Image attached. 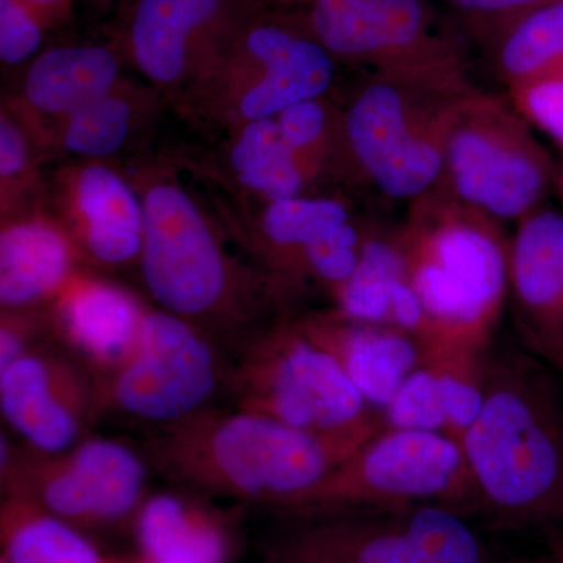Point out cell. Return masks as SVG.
<instances>
[{"mask_svg":"<svg viewBox=\"0 0 563 563\" xmlns=\"http://www.w3.org/2000/svg\"><path fill=\"white\" fill-rule=\"evenodd\" d=\"M562 379L528 351L488 355L483 407L461 448L479 515L506 531L563 528Z\"/></svg>","mask_w":563,"mask_h":563,"instance_id":"1","label":"cell"},{"mask_svg":"<svg viewBox=\"0 0 563 563\" xmlns=\"http://www.w3.org/2000/svg\"><path fill=\"white\" fill-rule=\"evenodd\" d=\"M143 210L141 274L162 310L209 333L232 357L274 321L296 313L295 296L276 277L233 262L176 181L147 187Z\"/></svg>","mask_w":563,"mask_h":563,"instance_id":"2","label":"cell"},{"mask_svg":"<svg viewBox=\"0 0 563 563\" xmlns=\"http://www.w3.org/2000/svg\"><path fill=\"white\" fill-rule=\"evenodd\" d=\"M141 453L177 487L276 510L288 509L347 459L318 437L231 404L151 429Z\"/></svg>","mask_w":563,"mask_h":563,"instance_id":"3","label":"cell"},{"mask_svg":"<svg viewBox=\"0 0 563 563\" xmlns=\"http://www.w3.org/2000/svg\"><path fill=\"white\" fill-rule=\"evenodd\" d=\"M395 232L424 314V350L492 351L509 299L504 224L439 188L407 206Z\"/></svg>","mask_w":563,"mask_h":563,"instance_id":"4","label":"cell"},{"mask_svg":"<svg viewBox=\"0 0 563 563\" xmlns=\"http://www.w3.org/2000/svg\"><path fill=\"white\" fill-rule=\"evenodd\" d=\"M279 5L363 79L446 96L477 88L465 38L428 0H279Z\"/></svg>","mask_w":563,"mask_h":563,"instance_id":"5","label":"cell"},{"mask_svg":"<svg viewBox=\"0 0 563 563\" xmlns=\"http://www.w3.org/2000/svg\"><path fill=\"white\" fill-rule=\"evenodd\" d=\"M296 313L274 321L233 355L225 399L318 437L350 457L383 428V415L301 331Z\"/></svg>","mask_w":563,"mask_h":563,"instance_id":"6","label":"cell"},{"mask_svg":"<svg viewBox=\"0 0 563 563\" xmlns=\"http://www.w3.org/2000/svg\"><path fill=\"white\" fill-rule=\"evenodd\" d=\"M266 563H487L466 517L440 506H318L279 510Z\"/></svg>","mask_w":563,"mask_h":563,"instance_id":"7","label":"cell"},{"mask_svg":"<svg viewBox=\"0 0 563 563\" xmlns=\"http://www.w3.org/2000/svg\"><path fill=\"white\" fill-rule=\"evenodd\" d=\"M559 168L512 103L479 88L451 106L440 190L506 224L542 209Z\"/></svg>","mask_w":563,"mask_h":563,"instance_id":"8","label":"cell"},{"mask_svg":"<svg viewBox=\"0 0 563 563\" xmlns=\"http://www.w3.org/2000/svg\"><path fill=\"white\" fill-rule=\"evenodd\" d=\"M459 96L363 79L343 110L358 180L384 201L410 203L439 190L451 106Z\"/></svg>","mask_w":563,"mask_h":563,"instance_id":"9","label":"cell"},{"mask_svg":"<svg viewBox=\"0 0 563 563\" xmlns=\"http://www.w3.org/2000/svg\"><path fill=\"white\" fill-rule=\"evenodd\" d=\"M232 355L209 333L165 310H147L139 344L99 380L101 420L121 417L151 429L176 424L225 398Z\"/></svg>","mask_w":563,"mask_h":563,"instance_id":"10","label":"cell"},{"mask_svg":"<svg viewBox=\"0 0 563 563\" xmlns=\"http://www.w3.org/2000/svg\"><path fill=\"white\" fill-rule=\"evenodd\" d=\"M318 506H440L463 517L481 514L461 444L444 433L390 426L288 509Z\"/></svg>","mask_w":563,"mask_h":563,"instance_id":"11","label":"cell"},{"mask_svg":"<svg viewBox=\"0 0 563 563\" xmlns=\"http://www.w3.org/2000/svg\"><path fill=\"white\" fill-rule=\"evenodd\" d=\"M0 457L5 498L73 526L117 523L139 512L152 470L141 451L92 435L57 454L40 453L2 435Z\"/></svg>","mask_w":563,"mask_h":563,"instance_id":"12","label":"cell"},{"mask_svg":"<svg viewBox=\"0 0 563 563\" xmlns=\"http://www.w3.org/2000/svg\"><path fill=\"white\" fill-rule=\"evenodd\" d=\"M0 410L21 443L57 454L101 421L95 376L55 339L0 368Z\"/></svg>","mask_w":563,"mask_h":563,"instance_id":"13","label":"cell"},{"mask_svg":"<svg viewBox=\"0 0 563 563\" xmlns=\"http://www.w3.org/2000/svg\"><path fill=\"white\" fill-rule=\"evenodd\" d=\"M246 84L236 96L244 122L266 120L332 90L339 63L290 14L279 11L247 25L239 43Z\"/></svg>","mask_w":563,"mask_h":563,"instance_id":"14","label":"cell"},{"mask_svg":"<svg viewBox=\"0 0 563 563\" xmlns=\"http://www.w3.org/2000/svg\"><path fill=\"white\" fill-rule=\"evenodd\" d=\"M507 309L525 351L563 376V211L544 206L515 224Z\"/></svg>","mask_w":563,"mask_h":563,"instance_id":"15","label":"cell"},{"mask_svg":"<svg viewBox=\"0 0 563 563\" xmlns=\"http://www.w3.org/2000/svg\"><path fill=\"white\" fill-rule=\"evenodd\" d=\"M146 313L124 288L76 274L55 298L52 332L99 383L131 357Z\"/></svg>","mask_w":563,"mask_h":563,"instance_id":"16","label":"cell"},{"mask_svg":"<svg viewBox=\"0 0 563 563\" xmlns=\"http://www.w3.org/2000/svg\"><path fill=\"white\" fill-rule=\"evenodd\" d=\"M296 322L313 343L335 358L366 402L380 415L424 358L420 340L395 325L355 320L335 309L296 313Z\"/></svg>","mask_w":563,"mask_h":563,"instance_id":"17","label":"cell"},{"mask_svg":"<svg viewBox=\"0 0 563 563\" xmlns=\"http://www.w3.org/2000/svg\"><path fill=\"white\" fill-rule=\"evenodd\" d=\"M76 274V246L51 221H18L0 233L2 310L33 309L55 299Z\"/></svg>","mask_w":563,"mask_h":563,"instance_id":"18","label":"cell"},{"mask_svg":"<svg viewBox=\"0 0 563 563\" xmlns=\"http://www.w3.org/2000/svg\"><path fill=\"white\" fill-rule=\"evenodd\" d=\"M224 7L225 0H139L129 41L141 73L158 85L181 80L196 44L220 24Z\"/></svg>","mask_w":563,"mask_h":563,"instance_id":"19","label":"cell"},{"mask_svg":"<svg viewBox=\"0 0 563 563\" xmlns=\"http://www.w3.org/2000/svg\"><path fill=\"white\" fill-rule=\"evenodd\" d=\"M332 302V309L355 320L395 325L418 340L424 335V314L407 280L395 231L369 229L358 268Z\"/></svg>","mask_w":563,"mask_h":563,"instance_id":"20","label":"cell"},{"mask_svg":"<svg viewBox=\"0 0 563 563\" xmlns=\"http://www.w3.org/2000/svg\"><path fill=\"white\" fill-rule=\"evenodd\" d=\"M76 207L84 251L101 265L140 261L144 239L143 199L120 174L90 165L77 174Z\"/></svg>","mask_w":563,"mask_h":563,"instance_id":"21","label":"cell"},{"mask_svg":"<svg viewBox=\"0 0 563 563\" xmlns=\"http://www.w3.org/2000/svg\"><path fill=\"white\" fill-rule=\"evenodd\" d=\"M136 536L152 563H225L231 554L221 521L177 493L144 499L136 512Z\"/></svg>","mask_w":563,"mask_h":563,"instance_id":"22","label":"cell"},{"mask_svg":"<svg viewBox=\"0 0 563 563\" xmlns=\"http://www.w3.org/2000/svg\"><path fill=\"white\" fill-rule=\"evenodd\" d=\"M120 60L106 46L76 44L41 52L27 70L24 95L33 109L68 118L114 90Z\"/></svg>","mask_w":563,"mask_h":563,"instance_id":"23","label":"cell"},{"mask_svg":"<svg viewBox=\"0 0 563 563\" xmlns=\"http://www.w3.org/2000/svg\"><path fill=\"white\" fill-rule=\"evenodd\" d=\"M354 220L347 202L336 198L282 199L266 203L261 218V254L266 272L298 298L299 263L310 243L336 225Z\"/></svg>","mask_w":563,"mask_h":563,"instance_id":"24","label":"cell"},{"mask_svg":"<svg viewBox=\"0 0 563 563\" xmlns=\"http://www.w3.org/2000/svg\"><path fill=\"white\" fill-rule=\"evenodd\" d=\"M507 91L563 80V0L526 14L487 44Z\"/></svg>","mask_w":563,"mask_h":563,"instance_id":"25","label":"cell"},{"mask_svg":"<svg viewBox=\"0 0 563 563\" xmlns=\"http://www.w3.org/2000/svg\"><path fill=\"white\" fill-rule=\"evenodd\" d=\"M229 161L240 184L258 192L266 203L303 196L314 179L309 166L282 135L276 117L244 122Z\"/></svg>","mask_w":563,"mask_h":563,"instance_id":"26","label":"cell"},{"mask_svg":"<svg viewBox=\"0 0 563 563\" xmlns=\"http://www.w3.org/2000/svg\"><path fill=\"white\" fill-rule=\"evenodd\" d=\"M7 563H109L76 526L18 499L3 498Z\"/></svg>","mask_w":563,"mask_h":563,"instance_id":"27","label":"cell"},{"mask_svg":"<svg viewBox=\"0 0 563 563\" xmlns=\"http://www.w3.org/2000/svg\"><path fill=\"white\" fill-rule=\"evenodd\" d=\"M369 229L372 225L351 220L310 243L296 274L299 292L314 285L332 299L358 268Z\"/></svg>","mask_w":563,"mask_h":563,"instance_id":"28","label":"cell"},{"mask_svg":"<svg viewBox=\"0 0 563 563\" xmlns=\"http://www.w3.org/2000/svg\"><path fill=\"white\" fill-rule=\"evenodd\" d=\"M133 114L132 102L113 90L66 118L63 144L80 157H110L131 135Z\"/></svg>","mask_w":563,"mask_h":563,"instance_id":"29","label":"cell"},{"mask_svg":"<svg viewBox=\"0 0 563 563\" xmlns=\"http://www.w3.org/2000/svg\"><path fill=\"white\" fill-rule=\"evenodd\" d=\"M384 426L415 429V431L440 432L446 435L444 396L435 363L424 358L383 412Z\"/></svg>","mask_w":563,"mask_h":563,"instance_id":"30","label":"cell"},{"mask_svg":"<svg viewBox=\"0 0 563 563\" xmlns=\"http://www.w3.org/2000/svg\"><path fill=\"white\" fill-rule=\"evenodd\" d=\"M459 14L463 27L481 43L488 44L504 29L532 11L559 0H443Z\"/></svg>","mask_w":563,"mask_h":563,"instance_id":"31","label":"cell"},{"mask_svg":"<svg viewBox=\"0 0 563 563\" xmlns=\"http://www.w3.org/2000/svg\"><path fill=\"white\" fill-rule=\"evenodd\" d=\"M514 109L563 150V80L539 81L507 91Z\"/></svg>","mask_w":563,"mask_h":563,"instance_id":"32","label":"cell"},{"mask_svg":"<svg viewBox=\"0 0 563 563\" xmlns=\"http://www.w3.org/2000/svg\"><path fill=\"white\" fill-rule=\"evenodd\" d=\"M43 43V29L35 11L24 0H0V58L5 65H20L36 54Z\"/></svg>","mask_w":563,"mask_h":563,"instance_id":"33","label":"cell"},{"mask_svg":"<svg viewBox=\"0 0 563 563\" xmlns=\"http://www.w3.org/2000/svg\"><path fill=\"white\" fill-rule=\"evenodd\" d=\"M29 309L2 310L0 325V368L16 361L25 352L54 339L52 321L32 317Z\"/></svg>","mask_w":563,"mask_h":563,"instance_id":"34","label":"cell"},{"mask_svg":"<svg viewBox=\"0 0 563 563\" xmlns=\"http://www.w3.org/2000/svg\"><path fill=\"white\" fill-rule=\"evenodd\" d=\"M29 163V147L20 125L3 114L0 121V174L3 181L18 179Z\"/></svg>","mask_w":563,"mask_h":563,"instance_id":"35","label":"cell"},{"mask_svg":"<svg viewBox=\"0 0 563 563\" xmlns=\"http://www.w3.org/2000/svg\"><path fill=\"white\" fill-rule=\"evenodd\" d=\"M539 547L512 563H563V528L536 537Z\"/></svg>","mask_w":563,"mask_h":563,"instance_id":"36","label":"cell"},{"mask_svg":"<svg viewBox=\"0 0 563 563\" xmlns=\"http://www.w3.org/2000/svg\"><path fill=\"white\" fill-rule=\"evenodd\" d=\"M24 2L27 3L29 7H32L35 13H44V11L57 9L63 0H24Z\"/></svg>","mask_w":563,"mask_h":563,"instance_id":"37","label":"cell"},{"mask_svg":"<svg viewBox=\"0 0 563 563\" xmlns=\"http://www.w3.org/2000/svg\"><path fill=\"white\" fill-rule=\"evenodd\" d=\"M555 188H558L559 192H561L563 199V162L562 165L559 166L558 185H555Z\"/></svg>","mask_w":563,"mask_h":563,"instance_id":"38","label":"cell"},{"mask_svg":"<svg viewBox=\"0 0 563 563\" xmlns=\"http://www.w3.org/2000/svg\"><path fill=\"white\" fill-rule=\"evenodd\" d=\"M0 563H7V562H5V561H3V559H2V562H0Z\"/></svg>","mask_w":563,"mask_h":563,"instance_id":"39","label":"cell"}]
</instances>
